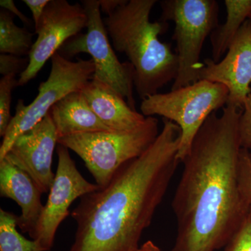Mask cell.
<instances>
[{
	"label": "cell",
	"instance_id": "cell-22",
	"mask_svg": "<svg viewBox=\"0 0 251 251\" xmlns=\"http://www.w3.org/2000/svg\"><path fill=\"white\" fill-rule=\"evenodd\" d=\"M241 147L251 151V92L248 96L239 122Z\"/></svg>",
	"mask_w": 251,
	"mask_h": 251
},
{
	"label": "cell",
	"instance_id": "cell-15",
	"mask_svg": "<svg viewBox=\"0 0 251 251\" xmlns=\"http://www.w3.org/2000/svg\"><path fill=\"white\" fill-rule=\"evenodd\" d=\"M49 113L58 140L80 133L114 131L96 115L80 91L66 96L53 105Z\"/></svg>",
	"mask_w": 251,
	"mask_h": 251
},
{
	"label": "cell",
	"instance_id": "cell-23",
	"mask_svg": "<svg viewBox=\"0 0 251 251\" xmlns=\"http://www.w3.org/2000/svg\"><path fill=\"white\" fill-rule=\"evenodd\" d=\"M29 64V58L9 54H0V74L2 76L9 75H17L21 74L27 69Z\"/></svg>",
	"mask_w": 251,
	"mask_h": 251
},
{
	"label": "cell",
	"instance_id": "cell-17",
	"mask_svg": "<svg viewBox=\"0 0 251 251\" xmlns=\"http://www.w3.org/2000/svg\"><path fill=\"white\" fill-rule=\"evenodd\" d=\"M14 16L4 9L0 11V52L23 57L29 56L34 34L15 24Z\"/></svg>",
	"mask_w": 251,
	"mask_h": 251
},
{
	"label": "cell",
	"instance_id": "cell-19",
	"mask_svg": "<svg viewBox=\"0 0 251 251\" xmlns=\"http://www.w3.org/2000/svg\"><path fill=\"white\" fill-rule=\"evenodd\" d=\"M18 87L16 75H9L0 80V135L4 137L11 123V94L15 87Z\"/></svg>",
	"mask_w": 251,
	"mask_h": 251
},
{
	"label": "cell",
	"instance_id": "cell-11",
	"mask_svg": "<svg viewBox=\"0 0 251 251\" xmlns=\"http://www.w3.org/2000/svg\"><path fill=\"white\" fill-rule=\"evenodd\" d=\"M57 143L58 135L49 113L16 138L4 158L29 175L43 194L50 191L53 184L55 175L52 162Z\"/></svg>",
	"mask_w": 251,
	"mask_h": 251
},
{
	"label": "cell",
	"instance_id": "cell-13",
	"mask_svg": "<svg viewBox=\"0 0 251 251\" xmlns=\"http://www.w3.org/2000/svg\"><path fill=\"white\" fill-rule=\"evenodd\" d=\"M37 185L29 175L4 158L0 161V196L13 200L21 206L18 226L23 232L34 236L44 206Z\"/></svg>",
	"mask_w": 251,
	"mask_h": 251
},
{
	"label": "cell",
	"instance_id": "cell-9",
	"mask_svg": "<svg viewBox=\"0 0 251 251\" xmlns=\"http://www.w3.org/2000/svg\"><path fill=\"white\" fill-rule=\"evenodd\" d=\"M87 15L81 4L67 0H50L35 25L37 39L29 54L27 69L20 75L18 87L26 85L37 75L49 59L62 46L87 27Z\"/></svg>",
	"mask_w": 251,
	"mask_h": 251
},
{
	"label": "cell",
	"instance_id": "cell-7",
	"mask_svg": "<svg viewBox=\"0 0 251 251\" xmlns=\"http://www.w3.org/2000/svg\"><path fill=\"white\" fill-rule=\"evenodd\" d=\"M94 73L95 66L92 59H78L72 62L58 52L54 54L51 58L49 76L39 85V93L34 100L27 105L23 100H18L16 114L0 147V161L4 159L19 135L35 126L66 96L82 90L93 79Z\"/></svg>",
	"mask_w": 251,
	"mask_h": 251
},
{
	"label": "cell",
	"instance_id": "cell-14",
	"mask_svg": "<svg viewBox=\"0 0 251 251\" xmlns=\"http://www.w3.org/2000/svg\"><path fill=\"white\" fill-rule=\"evenodd\" d=\"M96 115L114 131H130L140 126L147 117L129 106L110 86L93 78L80 91Z\"/></svg>",
	"mask_w": 251,
	"mask_h": 251
},
{
	"label": "cell",
	"instance_id": "cell-8",
	"mask_svg": "<svg viewBox=\"0 0 251 251\" xmlns=\"http://www.w3.org/2000/svg\"><path fill=\"white\" fill-rule=\"evenodd\" d=\"M87 15V32L66 42L58 52L66 58L79 53L90 54L95 66L93 78L110 86L135 110L133 97L134 71L129 62L122 63L109 41L98 0L82 1Z\"/></svg>",
	"mask_w": 251,
	"mask_h": 251
},
{
	"label": "cell",
	"instance_id": "cell-2",
	"mask_svg": "<svg viewBox=\"0 0 251 251\" xmlns=\"http://www.w3.org/2000/svg\"><path fill=\"white\" fill-rule=\"evenodd\" d=\"M181 130L163 119L156 139L126 163L104 188L80 198L71 216L77 224L68 251H133L151 224L180 162Z\"/></svg>",
	"mask_w": 251,
	"mask_h": 251
},
{
	"label": "cell",
	"instance_id": "cell-20",
	"mask_svg": "<svg viewBox=\"0 0 251 251\" xmlns=\"http://www.w3.org/2000/svg\"><path fill=\"white\" fill-rule=\"evenodd\" d=\"M237 181L239 192L251 209V151L241 148L237 162Z\"/></svg>",
	"mask_w": 251,
	"mask_h": 251
},
{
	"label": "cell",
	"instance_id": "cell-1",
	"mask_svg": "<svg viewBox=\"0 0 251 251\" xmlns=\"http://www.w3.org/2000/svg\"><path fill=\"white\" fill-rule=\"evenodd\" d=\"M242 109L227 104L198 131L172 207L176 236L172 251H216L226 247L249 209L237 181Z\"/></svg>",
	"mask_w": 251,
	"mask_h": 251
},
{
	"label": "cell",
	"instance_id": "cell-21",
	"mask_svg": "<svg viewBox=\"0 0 251 251\" xmlns=\"http://www.w3.org/2000/svg\"><path fill=\"white\" fill-rule=\"evenodd\" d=\"M224 248V251H251V209Z\"/></svg>",
	"mask_w": 251,
	"mask_h": 251
},
{
	"label": "cell",
	"instance_id": "cell-25",
	"mask_svg": "<svg viewBox=\"0 0 251 251\" xmlns=\"http://www.w3.org/2000/svg\"><path fill=\"white\" fill-rule=\"evenodd\" d=\"M0 6H1V9L6 10L14 16H17L23 23H25V24L30 23V20L18 10L17 6H16L14 1L12 0H1Z\"/></svg>",
	"mask_w": 251,
	"mask_h": 251
},
{
	"label": "cell",
	"instance_id": "cell-26",
	"mask_svg": "<svg viewBox=\"0 0 251 251\" xmlns=\"http://www.w3.org/2000/svg\"><path fill=\"white\" fill-rule=\"evenodd\" d=\"M124 0H100V11L108 16L122 4Z\"/></svg>",
	"mask_w": 251,
	"mask_h": 251
},
{
	"label": "cell",
	"instance_id": "cell-3",
	"mask_svg": "<svg viewBox=\"0 0 251 251\" xmlns=\"http://www.w3.org/2000/svg\"><path fill=\"white\" fill-rule=\"evenodd\" d=\"M156 0H124L103 20L114 50L125 54L134 71V86L143 100L174 81L178 70L176 54L159 36L168 23L150 21Z\"/></svg>",
	"mask_w": 251,
	"mask_h": 251
},
{
	"label": "cell",
	"instance_id": "cell-5",
	"mask_svg": "<svg viewBox=\"0 0 251 251\" xmlns=\"http://www.w3.org/2000/svg\"><path fill=\"white\" fill-rule=\"evenodd\" d=\"M228 97V90L224 85L200 80L177 90L147 97L142 100L140 111L145 117L159 115L179 127L178 158L182 163L204 122L211 114L227 105Z\"/></svg>",
	"mask_w": 251,
	"mask_h": 251
},
{
	"label": "cell",
	"instance_id": "cell-16",
	"mask_svg": "<svg viewBox=\"0 0 251 251\" xmlns=\"http://www.w3.org/2000/svg\"><path fill=\"white\" fill-rule=\"evenodd\" d=\"M226 21L211 34L212 60L219 62L221 57L228 50L243 25L251 13V0H226Z\"/></svg>",
	"mask_w": 251,
	"mask_h": 251
},
{
	"label": "cell",
	"instance_id": "cell-27",
	"mask_svg": "<svg viewBox=\"0 0 251 251\" xmlns=\"http://www.w3.org/2000/svg\"><path fill=\"white\" fill-rule=\"evenodd\" d=\"M140 249V251H161V249L151 241L145 242Z\"/></svg>",
	"mask_w": 251,
	"mask_h": 251
},
{
	"label": "cell",
	"instance_id": "cell-12",
	"mask_svg": "<svg viewBox=\"0 0 251 251\" xmlns=\"http://www.w3.org/2000/svg\"><path fill=\"white\" fill-rule=\"evenodd\" d=\"M200 80L224 85L228 90L227 104L242 109L251 92V21L243 25L224 59L202 62Z\"/></svg>",
	"mask_w": 251,
	"mask_h": 251
},
{
	"label": "cell",
	"instance_id": "cell-24",
	"mask_svg": "<svg viewBox=\"0 0 251 251\" xmlns=\"http://www.w3.org/2000/svg\"><path fill=\"white\" fill-rule=\"evenodd\" d=\"M50 0H23L32 14L34 26L39 23Z\"/></svg>",
	"mask_w": 251,
	"mask_h": 251
},
{
	"label": "cell",
	"instance_id": "cell-10",
	"mask_svg": "<svg viewBox=\"0 0 251 251\" xmlns=\"http://www.w3.org/2000/svg\"><path fill=\"white\" fill-rule=\"evenodd\" d=\"M57 153L58 164L53 184L31 238L46 251L52 249L56 232L61 223L70 214L69 207L74 201L100 189L98 185L89 182L80 174L69 149L59 145Z\"/></svg>",
	"mask_w": 251,
	"mask_h": 251
},
{
	"label": "cell",
	"instance_id": "cell-18",
	"mask_svg": "<svg viewBox=\"0 0 251 251\" xmlns=\"http://www.w3.org/2000/svg\"><path fill=\"white\" fill-rule=\"evenodd\" d=\"M18 216L0 209V251H46L37 241L18 232Z\"/></svg>",
	"mask_w": 251,
	"mask_h": 251
},
{
	"label": "cell",
	"instance_id": "cell-29",
	"mask_svg": "<svg viewBox=\"0 0 251 251\" xmlns=\"http://www.w3.org/2000/svg\"><path fill=\"white\" fill-rule=\"evenodd\" d=\"M249 20H251V14H250V16H249Z\"/></svg>",
	"mask_w": 251,
	"mask_h": 251
},
{
	"label": "cell",
	"instance_id": "cell-28",
	"mask_svg": "<svg viewBox=\"0 0 251 251\" xmlns=\"http://www.w3.org/2000/svg\"><path fill=\"white\" fill-rule=\"evenodd\" d=\"M133 251H140V249H136V250Z\"/></svg>",
	"mask_w": 251,
	"mask_h": 251
},
{
	"label": "cell",
	"instance_id": "cell-4",
	"mask_svg": "<svg viewBox=\"0 0 251 251\" xmlns=\"http://www.w3.org/2000/svg\"><path fill=\"white\" fill-rule=\"evenodd\" d=\"M159 134L158 120L148 117L130 131H101L62 137L59 145L72 150L85 162L99 187H106L126 163L138 158Z\"/></svg>",
	"mask_w": 251,
	"mask_h": 251
},
{
	"label": "cell",
	"instance_id": "cell-6",
	"mask_svg": "<svg viewBox=\"0 0 251 251\" xmlns=\"http://www.w3.org/2000/svg\"><path fill=\"white\" fill-rule=\"evenodd\" d=\"M161 21L175 23L178 70L171 90L200 80L201 51L206 37L218 27L219 3L215 0H163Z\"/></svg>",
	"mask_w": 251,
	"mask_h": 251
}]
</instances>
